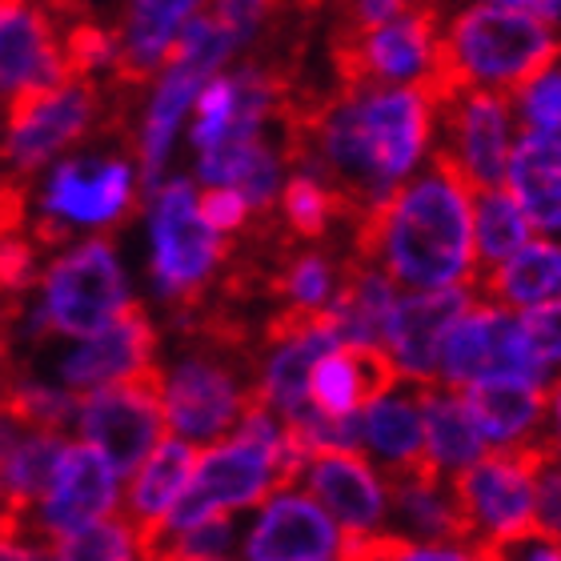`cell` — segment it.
Segmentation results:
<instances>
[{
    "mask_svg": "<svg viewBox=\"0 0 561 561\" xmlns=\"http://www.w3.org/2000/svg\"><path fill=\"white\" fill-rule=\"evenodd\" d=\"M350 257L369 261L405 289L473 285V193L454 161L433 149L425 173L369 205L350 225Z\"/></svg>",
    "mask_w": 561,
    "mask_h": 561,
    "instance_id": "cell-1",
    "label": "cell"
},
{
    "mask_svg": "<svg viewBox=\"0 0 561 561\" xmlns=\"http://www.w3.org/2000/svg\"><path fill=\"white\" fill-rule=\"evenodd\" d=\"M561 53L553 24L505 4H469L457 16H442L437 69L425 96H442L457 84H485L514 96Z\"/></svg>",
    "mask_w": 561,
    "mask_h": 561,
    "instance_id": "cell-2",
    "label": "cell"
},
{
    "mask_svg": "<svg viewBox=\"0 0 561 561\" xmlns=\"http://www.w3.org/2000/svg\"><path fill=\"white\" fill-rule=\"evenodd\" d=\"M301 469L305 457L285 442V430H280V442H261V437L233 433L229 442H217L213 449L197 454L188 485L164 517L161 534L185 529L201 517L221 514V510L233 514V510L261 505L273 490H289L293 481L301 478Z\"/></svg>",
    "mask_w": 561,
    "mask_h": 561,
    "instance_id": "cell-3",
    "label": "cell"
},
{
    "mask_svg": "<svg viewBox=\"0 0 561 561\" xmlns=\"http://www.w3.org/2000/svg\"><path fill=\"white\" fill-rule=\"evenodd\" d=\"M105 105L96 77H69L60 84H21L0 113V169L16 176L36 173L60 149L93 129Z\"/></svg>",
    "mask_w": 561,
    "mask_h": 561,
    "instance_id": "cell-4",
    "label": "cell"
},
{
    "mask_svg": "<svg viewBox=\"0 0 561 561\" xmlns=\"http://www.w3.org/2000/svg\"><path fill=\"white\" fill-rule=\"evenodd\" d=\"M233 241L213 233L197 213V188L193 181H169L157 185L152 205V280L161 289L164 305H173L176 317L197 309L209 293L213 277L229 261Z\"/></svg>",
    "mask_w": 561,
    "mask_h": 561,
    "instance_id": "cell-5",
    "label": "cell"
},
{
    "mask_svg": "<svg viewBox=\"0 0 561 561\" xmlns=\"http://www.w3.org/2000/svg\"><path fill=\"white\" fill-rule=\"evenodd\" d=\"M249 353L221 345H205V353L176 362L161 381L169 430L185 442H221L225 433H233L249 401L257 398V386L241 377Z\"/></svg>",
    "mask_w": 561,
    "mask_h": 561,
    "instance_id": "cell-6",
    "label": "cell"
},
{
    "mask_svg": "<svg viewBox=\"0 0 561 561\" xmlns=\"http://www.w3.org/2000/svg\"><path fill=\"white\" fill-rule=\"evenodd\" d=\"M41 333H65V337H93L113 317L133 301L117 249L105 237H93L84 245L69 249L41 277Z\"/></svg>",
    "mask_w": 561,
    "mask_h": 561,
    "instance_id": "cell-7",
    "label": "cell"
},
{
    "mask_svg": "<svg viewBox=\"0 0 561 561\" xmlns=\"http://www.w3.org/2000/svg\"><path fill=\"white\" fill-rule=\"evenodd\" d=\"M514 101L485 84H457L433 96V149L449 157L469 193L505 185Z\"/></svg>",
    "mask_w": 561,
    "mask_h": 561,
    "instance_id": "cell-8",
    "label": "cell"
},
{
    "mask_svg": "<svg viewBox=\"0 0 561 561\" xmlns=\"http://www.w3.org/2000/svg\"><path fill=\"white\" fill-rule=\"evenodd\" d=\"M161 381V365L152 362L145 369H137V374L89 389L77 401V425H81L84 442L96 445L108 457L117 478L133 473L169 430Z\"/></svg>",
    "mask_w": 561,
    "mask_h": 561,
    "instance_id": "cell-9",
    "label": "cell"
},
{
    "mask_svg": "<svg viewBox=\"0 0 561 561\" xmlns=\"http://www.w3.org/2000/svg\"><path fill=\"white\" fill-rule=\"evenodd\" d=\"M473 377H522L534 386H550L553 369L529 345L522 313H510L505 305L473 301L445 329L437 350V381L466 386Z\"/></svg>",
    "mask_w": 561,
    "mask_h": 561,
    "instance_id": "cell-10",
    "label": "cell"
},
{
    "mask_svg": "<svg viewBox=\"0 0 561 561\" xmlns=\"http://www.w3.org/2000/svg\"><path fill=\"white\" fill-rule=\"evenodd\" d=\"M137 169L129 161H60L41 193L45 217L33 229L36 245H60L72 233V225L113 229L137 213Z\"/></svg>",
    "mask_w": 561,
    "mask_h": 561,
    "instance_id": "cell-11",
    "label": "cell"
},
{
    "mask_svg": "<svg viewBox=\"0 0 561 561\" xmlns=\"http://www.w3.org/2000/svg\"><path fill=\"white\" fill-rule=\"evenodd\" d=\"M449 493H454L457 514L466 522L478 558H490V550L502 538L534 526L529 473L510 449L481 454L478 461L454 469L449 473Z\"/></svg>",
    "mask_w": 561,
    "mask_h": 561,
    "instance_id": "cell-12",
    "label": "cell"
},
{
    "mask_svg": "<svg viewBox=\"0 0 561 561\" xmlns=\"http://www.w3.org/2000/svg\"><path fill=\"white\" fill-rule=\"evenodd\" d=\"M117 505V469L108 466V457L96 445H65L48 490L41 493V529H45V558L48 541L65 538L72 529L93 526L96 517L113 514Z\"/></svg>",
    "mask_w": 561,
    "mask_h": 561,
    "instance_id": "cell-13",
    "label": "cell"
},
{
    "mask_svg": "<svg viewBox=\"0 0 561 561\" xmlns=\"http://www.w3.org/2000/svg\"><path fill=\"white\" fill-rule=\"evenodd\" d=\"M473 301H478L473 285H442V289H421L413 297L393 301L386 350L398 365V374L410 381H437V350H442L445 329Z\"/></svg>",
    "mask_w": 561,
    "mask_h": 561,
    "instance_id": "cell-14",
    "label": "cell"
},
{
    "mask_svg": "<svg viewBox=\"0 0 561 561\" xmlns=\"http://www.w3.org/2000/svg\"><path fill=\"white\" fill-rule=\"evenodd\" d=\"M313 502L341 526V534H374L386 522V481L365 466L357 449H317L301 469Z\"/></svg>",
    "mask_w": 561,
    "mask_h": 561,
    "instance_id": "cell-15",
    "label": "cell"
},
{
    "mask_svg": "<svg viewBox=\"0 0 561 561\" xmlns=\"http://www.w3.org/2000/svg\"><path fill=\"white\" fill-rule=\"evenodd\" d=\"M152 362H157V329H152L149 313L137 301H129L105 329H96L93 337H84L81 350L65 357L60 377L72 393H89V389L137 374Z\"/></svg>",
    "mask_w": 561,
    "mask_h": 561,
    "instance_id": "cell-16",
    "label": "cell"
},
{
    "mask_svg": "<svg viewBox=\"0 0 561 561\" xmlns=\"http://www.w3.org/2000/svg\"><path fill=\"white\" fill-rule=\"evenodd\" d=\"M401 381L398 365L386 345H357V341H337L333 350L317 357L309 374V401L329 417H350L362 413L374 398Z\"/></svg>",
    "mask_w": 561,
    "mask_h": 561,
    "instance_id": "cell-17",
    "label": "cell"
},
{
    "mask_svg": "<svg viewBox=\"0 0 561 561\" xmlns=\"http://www.w3.org/2000/svg\"><path fill=\"white\" fill-rule=\"evenodd\" d=\"M69 81L57 21L41 0H0V93Z\"/></svg>",
    "mask_w": 561,
    "mask_h": 561,
    "instance_id": "cell-18",
    "label": "cell"
},
{
    "mask_svg": "<svg viewBox=\"0 0 561 561\" xmlns=\"http://www.w3.org/2000/svg\"><path fill=\"white\" fill-rule=\"evenodd\" d=\"M249 561H329L341 558L337 522L301 493H280L265 505L261 522L245 538Z\"/></svg>",
    "mask_w": 561,
    "mask_h": 561,
    "instance_id": "cell-19",
    "label": "cell"
},
{
    "mask_svg": "<svg viewBox=\"0 0 561 561\" xmlns=\"http://www.w3.org/2000/svg\"><path fill=\"white\" fill-rule=\"evenodd\" d=\"M197 466V449L185 437H161L152 445L149 457L133 469V485L125 493V522L137 534L140 558H149L157 538L164 529V517L173 510V502L181 497V490L188 485V473Z\"/></svg>",
    "mask_w": 561,
    "mask_h": 561,
    "instance_id": "cell-20",
    "label": "cell"
},
{
    "mask_svg": "<svg viewBox=\"0 0 561 561\" xmlns=\"http://www.w3.org/2000/svg\"><path fill=\"white\" fill-rule=\"evenodd\" d=\"M197 4L201 0H129L113 60V84L125 93H140L152 77H161L164 53Z\"/></svg>",
    "mask_w": 561,
    "mask_h": 561,
    "instance_id": "cell-21",
    "label": "cell"
},
{
    "mask_svg": "<svg viewBox=\"0 0 561 561\" xmlns=\"http://www.w3.org/2000/svg\"><path fill=\"white\" fill-rule=\"evenodd\" d=\"M461 405H466L473 430L481 433L485 445H505L522 442L534 430H541L546 417V386L522 381V377H473L466 386H454Z\"/></svg>",
    "mask_w": 561,
    "mask_h": 561,
    "instance_id": "cell-22",
    "label": "cell"
},
{
    "mask_svg": "<svg viewBox=\"0 0 561 561\" xmlns=\"http://www.w3.org/2000/svg\"><path fill=\"white\" fill-rule=\"evenodd\" d=\"M205 81H209V72L193 69L185 60H164L157 93H152L149 108H145V121H140V133L133 140L145 193H157V185H161V169L169 161V152H173V137Z\"/></svg>",
    "mask_w": 561,
    "mask_h": 561,
    "instance_id": "cell-23",
    "label": "cell"
},
{
    "mask_svg": "<svg viewBox=\"0 0 561 561\" xmlns=\"http://www.w3.org/2000/svg\"><path fill=\"white\" fill-rule=\"evenodd\" d=\"M362 445L381 461L386 473H410L425 466V421H421L417 381L401 377L398 386L365 405Z\"/></svg>",
    "mask_w": 561,
    "mask_h": 561,
    "instance_id": "cell-24",
    "label": "cell"
},
{
    "mask_svg": "<svg viewBox=\"0 0 561 561\" xmlns=\"http://www.w3.org/2000/svg\"><path fill=\"white\" fill-rule=\"evenodd\" d=\"M505 188L522 205L529 225L561 233V137L541 129L522 133V140L510 145Z\"/></svg>",
    "mask_w": 561,
    "mask_h": 561,
    "instance_id": "cell-25",
    "label": "cell"
},
{
    "mask_svg": "<svg viewBox=\"0 0 561 561\" xmlns=\"http://www.w3.org/2000/svg\"><path fill=\"white\" fill-rule=\"evenodd\" d=\"M473 297L505 309H534L553 297H561V245L538 241L522 245L517 253L473 277Z\"/></svg>",
    "mask_w": 561,
    "mask_h": 561,
    "instance_id": "cell-26",
    "label": "cell"
},
{
    "mask_svg": "<svg viewBox=\"0 0 561 561\" xmlns=\"http://www.w3.org/2000/svg\"><path fill=\"white\" fill-rule=\"evenodd\" d=\"M417 398L421 421H425V466L433 473L449 478L454 469L469 466V461H478L485 454V442L473 430V421H469L454 386H445V381H417Z\"/></svg>",
    "mask_w": 561,
    "mask_h": 561,
    "instance_id": "cell-27",
    "label": "cell"
},
{
    "mask_svg": "<svg viewBox=\"0 0 561 561\" xmlns=\"http://www.w3.org/2000/svg\"><path fill=\"white\" fill-rule=\"evenodd\" d=\"M60 454H65V433L24 430L0 454V505L21 517L28 514L41 502V493L48 490Z\"/></svg>",
    "mask_w": 561,
    "mask_h": 561,
    "instance_id": "cell-28",
    "label": "cell"
},
{
    "mask_svg": "<svg viewBox=\"0 0 561 561\" xmlns=\"http://www.w3.org/2000/svg\"><path fill=\"white\" fill-rule=\"evenodd\" d=\"M277 221L285 229L289 241H325L333 233V225H353V209L345 201L325 185L317 181L313 173H297L285 181V193H280V209Z\"/></svg>",
    "mask_w": 561,
    "mask_h": 561,
    "instance_id": "cell-29",
    "label": "cell"
},
{
    "mask_svg": "<svg viewBox=\"0 0 561 561\" xmlns=\"http://www.w3.org/2000/svg\"><path fill=\"white\" fill-rule=\"evenodd\" d=\"M473 241H478V265L481 273L502 265L510 253L529 241V217L522 213L510 188L493 185L473 193ZM478 273V277H481Z\"/></svg>",
    "mask_w": 561,
    "mask_h": 561,
    "instance_id": "cell-30",
    "label": "cell"
},
{
    "mask_svg": "<svg viewBox=\"0 0 561 561\" xmlns=\"http://www.w3.org/2000/svg\"><path fill=\"white\" fill-rule=\"evenodd\" d=\"M337 289V265L329 253H317V249H305V253H293V245L285 249L273 265L270 293L280 297L285 305H301V309H325L329 297Z\"/></svg>",
    "mask_w": 561,
    "mask_h": 561,
    "instance_id": "cell-31",
    "label": "cell"
},
{
    "mask_svg": "<svg viewBox=\"0 0 561 561\" xmlns=\"http://www.w3.org/2000/svg\"><path fill=\"white\" fill-rule=\"evenodd\" d=\"M0 410L16 430L65 433V425L77 417V398L60 393V389L33 386V381H16L0 393Z\"/></svg>",
    "mask_w": 561,
    "mask_h": 561,
    "instance_id": "cell-32",
    "label": "cell"
},
{
    "mask_svg": "<svg viewBox=\"0 0 561 561\" xmlns=\"http://www.w3.org/2000/svg\"><path fill=\"white\" fill-rule=\"evenodd\" d=\"M48 558H69V561H125L140 558L137 534L125 517H96L93 526H81L65 534V538L48 541Z\"/></svg>",
    "mask_w": 561,
    "mask_h": 561,
    "instance_id": "cell-33",
    "label": "cell"
},
{
    "mask_svg": "<svg viewBox=\"0 0 561 561\" xmlns=\"http://www.w3.org/2000/svg\"><path fill=\"white\" fill-rule=\"evenodd\" d=\"M229 546H233V517H229V510H221V514L201 517V522H193V526H185V529L161 534L149 558L213 561V558H225V553H229Z\"/></svg>",
    "mask_w": 561,
    "mask_h": 561,
    "instance_id": "cell-34",
    "label": "cell"
},
{
    "mask_svg": "<svg viewBox=\"0 0 561 561\" xmlns=\"http://www.w3.org/2000/svg\"><path fill=\"white\" fill-rule=\"evenodd\" d=\"M117 41H121V33H113V28H105V24H96V21L69 24L65 36H60V57H65L69 77H96V72L113 69Z\"/></svg>",
    "mask_w": 561,
    "mask_h": 561,
    "instance_id": "cell-35",
    "label": "cell"
},
{
    "mask_svg": "<svg viewBox=\"0 0 561 561\" xmlns=\"http://www.w3.org/2000/svg\"><path fill=\"white\" fill-rule=\"evenodd\" d=\"M517 113L526 121V129H541L561 137V53L546 65V69L526 84L517 89Z\"/></svg>",
    "mask_w": 561,
    "mask_h": 561,
    "instance_id": "cell-36",
    "label": "cell"
},
{
    "mask_svg": "<svg viewBox=\"0 0 561 561\" xmlns=\"http://www.w3.org/2000/svg\"><path fill=\"white\" fill-rule=\"evenodd\" d=\"M197 213H201V221L209 225L213 233H221V237L245 233L249 217H253L249 201L241 197L233 185H209V188H205V193L197 197Z\"/></svg>",
    "mask_w": 561,
    "mask_h": 561,
    "instance_id": "cell-37",
    "label": "cell"
},
{
    "mask_svg": "<svg viewBox=\"0 0 561 561\" xmlns=\"http://www.w3.org/2000/svg\"><path fill=\"white\" fill-rule=\"evenodd\" d=\"M522 325H526V337H529V345H534V353L558 374L561 369V297L526 309V313H522Z\"/></svg>",
    "mask_w": 561,
    "mask_h": 561,
    "instance_id": "cell-38",
    "label": "cell"
},
{
    "mask_svg": "<svg viewBox=\"0 0 561 561\" xmlns=\"http://www.w3.org/2000/svg\"><path fill=\"white\" fill-rule=\"evenodd\" d=\"M273 0H213V16L229 28V36L237 41V48L257 41V33L265 24H273Z\"/></svg>",
    "mask_w": 561,
    "mask_h": 561,
    "instance_id": "cell-39",
    "label": "cell"
},
{
    "mask_svg": "<svg viewBox=\"0 0 561 561\" xmlns=\"http://www.w3.org/2000/svg\"><path fill=\"white\" fill-rule=\"evenodd\" d=\"M490 558H538V561H561V538L541 529L538 522L526 529H517L510 538H502L490 550Z\"/></svg>",
    "mask_w": 561,
    "mask_h": 561,
    "instance_id": "cell-40",
    "label": "cell"
},
{
    "mask_svg": "<svg viewBox=\"0 0 561 561\" xmlns=\"http://www.w3.org/2000/svg\"><path fill=\"white\" fill-rule=\"evenodd\" d=\"M485 4H505V9L534 12V16H541V21H550V24L561 21V0H485Z\"/></svg>",
    "mask_w": 561,
    "mask_h": 561,
    "instance_id": "cell-41",
    "label": "cell"
},
{
    "mask_svg": "<svg viewBox=\"0 0 561 561\" xmlns=\"http://www.w3.org/2000/svg\"><path fill=\"white\" fill-rule=\"evenodd\" d=\"M553 405H558V425H561V381L553 386ZM558 445H561V430H558Z\"/></svg>",
    "mask_w": 561,
    "mask_h": 561,
    "instance_id": "cell-42",
    "label": "cell"
},
{
    "mask_svg": "<svg viewBox=\"0 0 561 561\" xmlns=\"http://www.w3.org/2000/svg\"><path fill=\"white\" fill-rule=\"evenodd\" d=\"M4 353H9V337H4V329H0V362H4Z\"/></svg>",
    "mask_w": 561,
    "mask_h": 561,
    "instance_id": "cell-43",
    "label": "cell"
}]
</instances>
